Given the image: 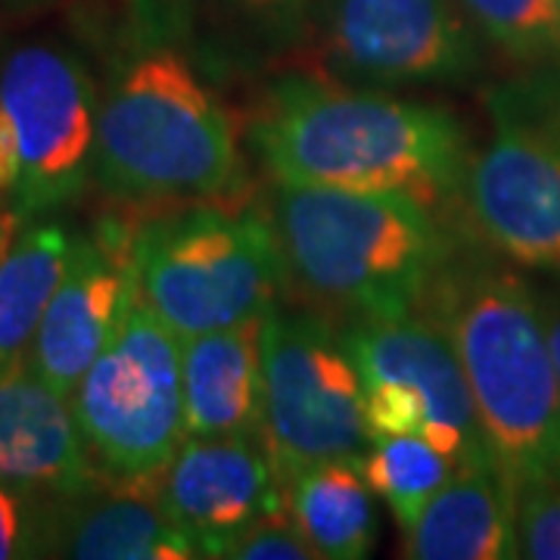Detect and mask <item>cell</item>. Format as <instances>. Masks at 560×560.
I'll use <instances>...</instances> for the list:
<instances>
[{"instance_id":"20","label":"cell","mask_w":560,"mask_h":560,"mask_svg":"<svg viewBox=\"0 0 560 560\" xmlns=\"http://www.w3.org/2000/svg\"><path fill=\"white\" fill-rule=\"evenodd\" d=\"M361 477L371 492L389 508V514L405 529L418 521L423 504L458 474V464L423 436L386 433L374 436L359 458Z\"/></svg>"},{"instance_id":"16","label":"cell","mask_w":560,"mask_h":560,"mask_svg":"<svg viewBox=\"0 0 560 560\" xmlns=\"http://www.w3.org/2000/svg\"><path fill=\"white\" fill-rule=\"evenodd\" d=\"M411 560H511L517 545V495L495 460L458 467L405 529Z\"/></svg>"},{"instance_id":"12","label":"cell","mask_w":560,"mask_h":560,"mask_svg":"<svg viewBox=\"0 0 560 560\" xmlns=\"http://www.w3.org/2000/svg\"><path fill=\"white\" fill-rule=\"evenodd\" d=\"M160 504L197 558H224L249 526L290 511L261 436H187L162 470Z\"/></svg>"},{"instance_id":"25","label":"cell","mask_w":560,"mask_h":560,"mask_svg":"<svg viewBox=\"0 0 560 560\" xmlns=\"http://www.w3.org/2000/svg\"><path fill=\"white\" fill-rule=\"evenodd\" d=\"M209 3L219 10L221 20H231L234 25H246L275 38L300 28L312 0H209Z\"/></svg>"},{"instance_id":"14","label":"cell","mask_w":560,"mask_h":560,"mask_svg":"<svg viewBox=\"0 0 560 560\" xmlns=\"http://www.w3.org/2000/svg\"><path fill=\"white\" fill-rule=\"evenodd\" d=\"M40 558L194 560L197 548L160 504V477H103L88 489L44 499Z\"/></svg>"},{"instance_id":"17","label":"cell","mask_w":560,"mask_h":560,"mask_svg":"<svg viewBox=\"0 0 560 560\" xmlns=\"http://www.w3.org/2000/svg\"><path fill=\"white\" fill-rule=\"evenodd\" d=\"M259 324L180 340L187 436H261Z\"/></svg>"},{"instance_id":"6","label":"cell","mask_w":560,"mask_h":560,"mask_svg":"<svg viewBox=\"0 0 560 560\" xmlns=\"http://www.w3.org/2000/svg\"><path fill=\"white\" fill-rule=\"evenodd\" d=\"M97 88L84 62L28 44L0 66V206L35 219L94 178Z\"/></svg>"},{"instance_id":"11","label":"cell","mask_w":560,"mask_h":560,"mask_svg":"<svg viewBox=\"0 0 560 560\" xmlns=\"http://www.w3.org/2000/svg\"><path fill=\"white\" fill-rule=\"evenodd\" d=\"M327 57L374 84L474 79L480 47L458 0H327Z\"/></svg>"},{"instance_id":"1","label":"cell","mask_w":560,"mask_h":560,"mask_svg":"<svg viewBox=\"0 0 560 560\" xmlns=\"http://www.w3.org/2000/svg\"><path fill=\"white\" fill-rule=\"evenodd\" d=\"M249 143L278 184L399 190L430 209L458 200L474 156L448 109L324 79L271 88Z\"/></svg>"},{"instance_id":"10","label":"cell","mask_w":560,"mask_h":560,"mask_svg":"<svg viewBox=\"0 0 560 560\" xmlns=\"http://www.w3.org/2000/svg\"><path fill=\"white\" fill-rule=\"evenodd\" d=\"M342 342L359 368L371 440L411 433L458 467L492 460L458 352L427 312L355 318Z\"/></svg>"},{"instance_id":"15","label":"cell","mask_w":560,"mask_h":560,"mask_svg":"<svg viewBox=\"0 0 560 560\" xmlns=\"http://www.w3.org/2000/svg\"><path fill=\"white\" fill-rule=\"evenodd\" d=\"M106 474L81 436L72 399L22 359L0 374V482L38 499L88 489Z\"/></svg>"},{"instance_id":"19","label":"cell","mask_w":560,"mask_h":560,"mask_svg":"<svg viewBox=\"0 0 560 560\" xmlns=\"http://www.w3.org/2000/svg\"><path fill=\"white\" fill-rule=\"evenodd\" d=\"M72 234L57 224L20 228L0 259V374L25 359L60 283Z\"/></svg>"},{"instance_id":"3","label":"cell","mask_w":560,"mask_h":560,"mask_svg":"<svg viewBox=\"0 0 560 560\" xmlns=\"http://www.w3.org/2000/svg\"><path fill=\"white\" fill-rule=\"evenodd\" d=\"M271 228L287 271L355 318L420 312L455 253L436 209L399 190L278 184Z\"/></svg>"},{"instance_id":"27","label":"cell","mask_w":560,"mask_h":560,"mask_svg":"<svg viewBox=\"0 0 560 560\" xmlns=\"http://www.w3.org/2000/svg\"><path fill=\"white\" fill-rule=\"evenodd\" d=\"M25 224L20 212H13V209H7V206H0V259H3V253L10 249V243L16 241V234H20V228Z\"/></svg>"},{"instance_id":"22","label":"cell","mask_w":560,"mask_h":560,"mask_svg":"<svg viewBox=\"0 0 560 560\" xmlns=\"http://www.w3.org/2000/svg\"><path fill=\"white\" fill-rule=\"evenodd\" d=\"M517 545L521 558L560 560V480L517 499Z\"/></svg>"},{"instance_id":"26","label":"cell","mask_w":560,"mask_h":560,"mask_svg":"<svg viewBox=\"0 0 560 560\" xmlns=\"http://www.w3.org/2000/svg\"><path fill=\"white\" fill-rule=\"evenodd\" d=\"M545 315V334H548V346H551V359H555V371H558L560 386V302H555Z\"/></svg>"},{"instance_id":"23","label":"cell","mask_w":560,"mask_h":560,"mask_svg":"<svg viewBox=\"0 0 560 560\" xmlns=\"http://www.w3.org/2000/svg\"><path fill=\"white\" fill-rule=\"evenodd\" d=\"M228 560H318L290 511L249 526L224 551Z\"/></svg>"},{"instance_id":"5","label":"cell","mask_w":560,"mask_h":560,"mask_svg":"<svg viewBox=\"0 0 560 560\" xmlns=\"http://www.w3.org/2000/svg\"><path fill=\"white\" fill-rule=\"evenodd\" d=\"M135 293L180 340L261 320L290 278L271 219L212 202L140 224Z\"/></svg>"},{"instance_id":"9","label":"cell","mask_w":560,"mask_h":560,"mask_svg":"<svg viewBox=\"0 0 560 560\" xmlns=\"http://www.w3.org/2000/svg\"><path fill=\"white\" fill-rule=\"evenodd\" d=\"M495 135L470 156L464 200L482 241L504 259L560 275V94H489Z\"/></svg>"},{"instance_id":"21","label":"cell","mask_w":560,"mask_h":560,"mask_svg":"<svg viewBox=\"0 0 560 560\" xmlns=\"http://www.w3.org/2000/svg\"><path fill=\"white\" fill-rule=\"evenodd\" d=\"M482 35L517 62L560 60V0H458Z\"/></svg>"},{"instance_id":"4","label":"cell","mask_w":560,"mask_h":560,"mask_svg":"<svg viewBox=\"0 0 560 560\" xmlns=\"http://www.w3.org/2000/svg\"><path fill=\"white\" fill-rule=\"evenodd\" d=\"M94 180L121 202L209 200L241 180L237 128L178 47L143 44L113 69Z\"/></svg>"},{"instance_id":"2","label":"cell","mask_w":560,"mask_h":560,"mask_svg":"<svg viewBox=\"0 0 560 560\" xmlns=\"http://www.w3.org/2000/svg\"><path fill=\"white\" fill-rule=\"evenodd\" d=\"M420 308L455 346L482 436L514 495L558 482L560 386L533 287L455 249Z\"/></svg>"},{"instance_id":"8","label":"cell","mask_w":560,"mask_h":560,"mask_svg":"<svg viewBox=\"0 0 560 560\" xmlns=\"http://www.w3.org/2000/svg\"><path fill=\"white\" fill-rule=\"evenodd\" d=\"M261 440L290 480L318 460H359L371 445L364 389L342 334L275 305L259 324Z\"/></svg>"},{"instance_id":"13","label":"cell","mask_w":560,"mask_h":560,"mask_svg":"<svg viewBox=\"0 0 560 560\" xmlns=\"http://www.w3.org/2000/svg\"><path fill=\"white\" fill-rule=\"evenodd\" d=\"M135 231L106 221L94 234H72L60 283L25 352L32 371L72 396L84 371L106 349L135 293Z\"/></svg>"},{"instance_id":"24","label":"cell","mask_w":560,"mask_h":560,"mask_svg":"<svg viewBox=\"0 0 560 560\" xmlns=\"http://www.w3.org/2000/svg\"><path fill=\"white\" fill-rule=\"evenodd\" d=\"M44 499L0 482V560L40 558Z\"/></svg>"},{"instance_id":"7","label":"cell","mask_w":560,"mask_h":560,"mask_svg":"<svg viewBox=\"0 0 560 560\" xmlns=\"http://www.w3.org/2000/svg\"><path fill=\"white\" fill-rule=\"evenodd\" d=\"M69 399L103 474L121 480L162 477L187 440L180 337L131 293L116 334Z\"/></svg>"},{"instance_id":"18","label":"cell","mask_w":560,"mask_h":560,"mask_svg":"<svg viewBox=\"0 0 560 560\" xmlns=\"http://www.w3.org/2000/svg\"><path fill=\"white\" fill-rule=\"evenodd\" d=\"M359 460H318L287 480V508L324 560H361L377 545V511Z\"/></svg>"}]
</instances>
